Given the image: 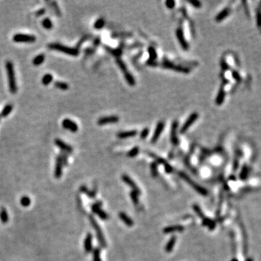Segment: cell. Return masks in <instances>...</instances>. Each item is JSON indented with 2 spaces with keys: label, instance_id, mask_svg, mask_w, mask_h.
I'll list each match as a JSON object with an SVG mask.
<instances>
[{
  "label": "cell",
  "instance_id": "cell-1",
  "mask_svg": "<svg viewBox=\"0 0 261 261\" xmlns=\"http://www.w3.org/2000/svg\"><path fill=\"white\" fill-rule=\"evenodd\" d=\"M6 70H7V78H8V84L10 92L12 94H15L18 91L16 79H15V70H14L13 63L11 61H7L5 63Z\"/></svg>",
  "mask_w": 261,
  "mask_h": 261
},
{
  "label": "cell",
  "instance_id": "cell-2",
  "mask_svg": "<svg viewBox=\"0 0 261 261\" xmlns=\"http://www.w3.org/2000/svg\"><path fill=\"white\" fill-rule=\"evenodd\" d=\"M48 48L50 49H53V50L60 51L63 53L71 55V56H78L79 54V51L75 47H69L65 45H63V44H59V43H51L48 45Z\"/></svg>",
  "mask_w": 261,
  "mask_h": 261
},
{
  "label": "cell",
  "instance_id": "cell-3",
  "mask_svg": "<svg viewBox=\"0 0 261 261\" xmlns=\"http://www.w3.org/2000/svg\"><path fill=\"white\" fill-rule=\"evenodd\" d=\"M89 221H90L92 227H93L94 229L95 230L96 234H97V239H98L100 245H101L102 247H105L107 246V245H106V241H105V237H104V235H103L102 231L100 225L97 223V222L96 221L95 218L92 215H89Z\"/></svg>",
  "mask_w": 261,
  "mask_h": 261
},
{
  "label": "cell",
  "instance_id": "cell-4",
  "mask_svg": "<svg viewBox=\"0 0 261 261\" xmlns=\"http://www.w3.org/2000/svg\"><path fill=\"white\" fill-rule=\"evenodd\" d=\"M12 39L15 42L18 43H33L36 41V38L33 35L16 33L12 37Z\"/></svg>",
  "mask_w": 261,
  "mask_h": 261
},
{
  "label": "cell",
  "instance_id": "cell-5",
  "mask_svg": "<svg viewBox=\"0 0 261 261\" xmlns=\"http://www.w3.org/2000/svg\"><path fill=\"white\" fill-rule=\"evenodd\" d=\"M179 176H180L182 179H184L189 185H191V186H192V187L194 188V189H195L196 191H197L198 193H200V194H202V195H206V194H208V191H207L205 188L202 187V186H200V185L196 183L194 181H193L191 180L187 175H186V174H183V173L181 172L179 173Z\"/></svg>",
  "mask_w": 261,
  "mask_h": 261
},
{
  "label": "cell",
  "instance_id": "cell-6",
  "mask_svg": "<svg viewBox=\"0 0 261 261\" xmlns=\"http://www.w3.org/2000/svg\"><path fill=\"white\" fill-rule=\"evenodd\" d=\"M197 118H198V114L196 113V112H194V113L191 114L189 118H188L187 120H186V121L185 122L184 124L182 126L180 132L181 133V134H183L184 132H186V131L189 129L190 126L194 123V122L195 121Z\"/></svg>",
  "mask_w": 261,
  "mask_h": 261
},
{
  "label": "cell",
  "instance_id": "cell-7",
  "mask_svg": "<svg viewBox=\"0 0 261 261\" xmlns=\"http://www.w3.org/2000/svg\"><path fill=\"white\" fill-rule=\"evenodd\" d=\"M55 144L58 147H59L62 150V152H64L67 154H71L73 152V148L70 145L68 144L63 140L60 139H56L55 140Z\"/></svg>",
  "mask_w": 261,
  "mask_h": 261
},
{
  "label": "cell",
  "instance_id": "cell-8",
  "mask_svg": "<svg viewBox=\"0 0 261 261\" xmlns=\"http://www.w3.org/2000/svg\"><path fill=\"white\" fill-rule=\"evenodd\" d=\"M62 126H63V128L72 131V132H76L78 129V125H77L75 122L73 121L72 120L68 118H65L63 120V122H62Z\"/></svg>",
  "mask_w": 261,
  "mask_h": 261
},
{
  "label": "cell",
  "instance_id": "cell-9",
  "mask_svg": "<svg viewBox=\"0 0 261 261\" xmlns=\"http://www.w3.org/2000/svg\"><path fill=\"white\" fill-rule=\"evenodd\" d=\"M118 63L119 66H120V68H121V70H123V73H124L125 78H126V79L127 80V82H129V83L130 85H134V83H135V81H134V78H133L132 75L129 73V71L126 70V65H125L124 63H123V62L120 61V60H118Z\"/></svg>",
  "mask_w": 261,
  "mask_h": 261
},
{
  "label": "cell",
  "instance_id": "cell-10",
  "mask_svg": "<svg viewBox=\"0 0 261 261\" xmlns=\"http://www.w3.org/2000/svg\"><path fill=\"white\" fill-rule=\"evenodd\" d=\"M119 120V118L118 116H115V115H112V116H109V117H102V118H100L97 121V123L100 126H102V125H106V124H110V123H118Z\"/></svg>",
  "mask_w": 261,
  "mask_h": 261
},
{
  "label": "cell",
  "instance_id": "cell-11",
  "mask_svg": "<svg viewBox=\"0 0 261 261\" xmlns=\"http://www.w3.org/2000/svg\"><path fill=\"white\" fill-rule=\"evenodd\" d=\"M122 179H123V181L126 183V184H128L131 188H132L133 191L137 192V194H141V191H140L139 188L137 186L135 182H134V181L129 176L125 175L124 174V175L122 176Z\"/></svg>",
  "mask_w": 261,
  "mask_h": 261
},
{
  "label": "cell",
  "instance_id": "cell-12",
  "mask_svg": "<svg viewBox=\"0 0 261 261\" xmlns=\"http://www.w3.org/2000/svg\"><path fill=\"white\" fill-rule=\"evenodd\" d=\"M63 162L60 159V155L57 156L56 158V164H55V177L56 179H60L63 174Z\"/></svg>",
  "mask_w": 261,
  "mask_h": 261
},
{
  "label": "cell",
  "instance_id": "cell-13",
  "mask_svg": "<svg viewBox=\"0 0 261 261\" xmlns=\"http://www.w3.org/2000/svg\"><path fill=\"white\" fill-rule=\"evenodd\" d=\"M164 126H165L164 123L162 121L159 122L158 124L157 125V127H156V129H155V131H154V135H153V137H152V143H155L158 140V138L160 137L162 131H163V129H164Z\"/></svg>",
  "mask_w": 261,
  "mask_h": 261
},
{
  "label": "cell",
  "instance_id": "cell-14",
  "mask_svg": "<svg viewBox=\"0 0 261 261\" xmlns=\"http://www.w3.org/2000/svg\"><path fill=\"white\" fill-rule=\"evenodd\" d=\"M84 250L86 253H89L92 251V235L90 233L87 234L85 238Z\"/></svg>",
  "mask_w": 261,
  "mask_h": 261
},
{
  "label": "cell",
  "instance_id": "cell-15",
  "mask_svg": "<svg viewBox=\"0 0 261 261\" xmlns=\"http://www.w3.org/2000/svg\"><path fill=\"white\" fill-rule=\"evenodd\" d=\"M176 34H177V38H178L179 43L181 44V47H183V49H189V44H187L186 41L185 40L184 36H183V32L181 29H179L176 32Z\"/></svg>",
  "mask_w": 261,
  "mask_h": 261
},
{
  "label": "cell",
  "instance_id": "cell-16",
  "mask_svg": "<svg viewBox=\"0 0 261 261\" xmlns=\"http://www.w3.org/2000/svg\"><path fill=\"white\" fill-rule=\"evenodd\" d=\"M184 228L182 225H171V226H168L163 229L165 234H169V233L176 232V231H183Z\"/></svg>",
  "mask_w": 261,
  "mask_h": 261
},
{
  "label": "cell",
  "instance_id": "cell-17",
  "mask_svg": "<svg viewBox=\"0 0 261 261\" xmlns=\"http://www.w3.org/2000/svg\"><path fill=\"white\" fill-rule=\"evenodd\" d=\"M231 12V10L229 8H225L223 10H222L220 13L218 14V15L216 16L215 20L216 21L218 22H220V21H222L223 19H225L227 16L230 14Z\"/></svg>",
  "mask_w": 261,
  "mask_h": 261
},
{
  "label": "cell",
  "instance_id": "cell-18",
  "mask_svg": "<svg viewBox=\"0 0 261 261\" xmlns=\"http://www.w3.org/2000/svg\"><path fill=\"white\" fill-rule=\"evenodd\" d=\"M0 219L2 223H7L9 220V215L5 208L1 207L0 209Z\"/></svg>",
  "mask_w": 261,
  "mask_h": 261
},
{
  "label": "cell",
  "instance_id": "cell-19",
  "mask_svg": "<svg viewBox=\"0 0 261 261\" xmlns=\"http://www.w3.org/2000/svg\"><path fill=\"white\" fill-rule=\"evenodd\" d=\"M119 217H120V218L121 219L126 225H129V226H132V225H134V221L131 220L127 215L124 213H119Z\"/></svg>",
  "mask_w": 261,
  "mask_h": 261
},
{
  "label": "cell",
  "instance_id": "cell-20",
  "mask_svg": "<svg viewBox=\"0 0 261 261\" xmlns=\"http://www.w3.org/2000/svg\"><path fill=\"white\" fill-rule=\"evenodd\" d=\"M176 242V236H173L171 238V239L168 241L166 246V251L167 252H170L172 251L173 248L175 246Z\"/></svg>",
  "mask_w": 261,
  "mask_h": 261
},
{
  "label": "cell",
  "instance_id": "cell-21",
  "mask_svg": "<svg viewBox=\"0 0 261 261\" xmlns=\"http://www.w3.org/2000/svg\"><path fill=\"white\" fill-rule=\"evenodd\" d=\"M137 134V131H123V132H120L118 134V137L119 138L126 139L128 137H134Z\"/></svg>",
  "mask_w": 261,
  "mask_h": 261
},
{
  "label": "cell",
  "instance_id": "cell-22",
  "mask_svg": "<svg viewBox=\"0 0 261 261\" xmlns=\"http://www.w3.org/2000/svg\"><path fill=\"white\" fill-rule=\"evenodd\" d=\"M47 4H49V5L52 7V9L53 10V11L55 12V13L58 16H61V10H60L59 6L57 4L56 1H46Z\"/></svg>",
  "mask_w": 261,
  "mask_h": 261
},
{
  "label": "cell",
  "instance_id": "cell-23",
  "mask_svg": "<svg viewBox=\"0 0 261 261\" xmlns=\"http://www.w3.org/2000/svg\"><path fill=\"white\" fill-rule=\"evenodd\" d=\"M176 129H177V123L175 122L174 123L172 126V130H171V142H172L173 144H176L178 142V139H177V137H176Z\"/></svg>",
  "mask_w": 261,
  "mask_h": 261
},
{
  "label": "cell",
  "instance_id": "cell-24",
  "mask_svg": "<svg viewBox=\"0 0 261 261\" xmlns=\"http://www.w3.org/2000/svg\"><path fill=\"white\" fill-rule=\"evenodd\" d=\"M225 95V91L224 89H223V88L220 89V90H219L218 92V94L217 99H216V103H217L218 105H220L223 102V101H224Z\"/></svg>",
  "mask_w": 261,
  "mask_h": 261
},
{
  "label": "cell",
  "instance_id": "cell-25",
  "mask_svg": "<svg viewBox=\"0 0 261 261\" xmlns=\"http://www.w3.org/2000/svg\"><path fill=\"white\" fill-rule=\"evenodd\" d=\"M45 60V55L44 54H40L37 55L36 58L33 60V64L35 66H38L42 64Z\"/></svg>",
  "mask_w": 261,
  "mask_h": 261
},
{
  "label": "cell",
  "instance_id": "cell-26",
  "mask_svg": "<svg viewBox=\"0 0 261 261\" xmlns=\"http://www.w3.org/2000/svg\"><path fill=\"white\" fill-rule=\"evenodd\" d=\"M12 109H13V105L12 104L7 105L5 107L3 108L2 111H1V114H0L1 117H4H4H7L12 112Z\"/></svg>",
  "mask_w": 261,
  "mask_h": 261
},
{
  "label": "cell",
  "instance_id": "cell-27",
  "mask_svg": "<svg viewBox=\"0 0 261 261\" xmlns=\"http://www.w3.org/2000/svg\"><path fill=\"white\" fill-rule=\"evenodd\" d=\"M202 224L208 226L211 230L214 229L215 228V223L213 220H211V219L207 218H205L202 219Z\"/></svg>",
  "mask_w": 261,
  "mask_h": 261
},
{
  "label": "cell",
  "instance_id": "cell-28",
  "mask_svg": "<svg viewBox=\"0 0 261 261\" xmlns=\"http://www.w3.org/2000/svg\"><path fill=\"white\" fill-rule=\"evenodd\" d=\"M54 85H55V87L61 89V90H68L69 89L68 84L65 82H63V81H55Z\"/></svg>",
  "mask_w": 261,
  "mask_h": 261
},
{
  "label": "cell",
  "instance_id": "cell-29",
  "mask_svg": "<svg viewBox=\"0 0 261 261\" xmlns=\"http://www.w3.org/2000/svg\"><path fill=\"white\" fill-rule=\"evenodd\" d=\"M80 190H81V192L84 193V194H86V195L89 196V197H90V198H94V197H95V194H96V191H89L87 188H86L85 186H81V187L80 188Z\"/></svg>",
  "mask_w": 261,
  "mask_h": 261
},
{
  "label": "cell",
  "instance_id": "cell-30",
  "mask_svg": "<svg viewBox=\"0 0 261 261\" xmlns=\"http://www.w3.org/2000/svg\"><path fill=\"white\" fill-rule=\"evenodd\" d=\"M20 202H21V205H22L23 207H25V208H27L28 207L29 205H31V199L30 197H28V196H23L21 197V200H20Z\"/></svg>",
  "mask_w": 261,
  "mask_h": 261
},
{
  "label": "cell",
  "instance_id": "cell-31",
  "mask_svg": "<svg viewBox=\"0 0 261 261\" xmlns=\"http://www.w3.org/2000/svg\"><path fill=\"white\" fill-rule=\"evenodd\" d=\"M52 80H53V76L50 73H47L43 76L41 81H42L43 84L47 86V85H49V83L52 82Z\"/></svg>",
  "mask_w": 261,
  "mask_h": 261
},
{
  "label": "cell",
  "instance_id": "cell-32",
  "mask_svg": "<svg viewBox=\"0 0 261 261\" xmlns=\"http://www.w3.org/2000/svg\"><path fill=\"white\" fill-rule=\"evenodd\" d=\"M42 26L43 27L45 28L46 29H48V30H49V29H51L53 27V24H52V21L49 18H44L42 21Z\"/></svg>",
  "mask_w": 261,
  "mask_h": 261
},
{
  "label": "cell",
  "instance_id": "cell-33",
  "mask_svg": "<svg viewBox=\"0 0 261 261\" xmlns=\"http://www.w3.org/2000/svg\"><path fill=\"white\" fill-rule=\"evenodd\" d=\"M94 213L97 214V215H98L100 218L103 219V220H106V219L108 218L107 214L105 212H104L103 211H102L101 208H99V209L96 210V211H94Z\"/></svg>",
  "mask_w": 261,
  "mask_h": 261
},
{
  "label": "cell",
  "instance_id": "cell-34",
  "mask_svg": "<svg viewBox=\"0 0 261 261\" xmlns=\"http://www.w3.org/2000/svg\"><path fill=\"white\" fill-rule=\"evenodd\" d=\"M248 174H249V168H247V166H244L243 168H242V171L240 173V178L242 180H245V179L247 178Z\"/></svg>",
  "mask_w": 261,
  "mask_h": 261
},
{
  "label": "cell",
  "instance_id": "cell-35",
  "mask_svg": "<svg viewBox=\"0 0 261 261\" xmlns=\"http://www.w3.org/2000/svg\"><path fill=\"white\" fill-rule=\"evenodd\" d=\"M68 154H67V153H65V152H60V159H61V160H62V162H63V166H68Z\"/></svg>",
  "mask_w": 261,
  "mask_h": 261
},
{
  "label": "cell",
  "instance_id": "cell-36",
  "mask_svg": "<svg viewBox=\"0 0 261 261\" xmlns=\"http://www.w3.org/2000/svg\"><path fill=\"white\" fill-rule=\"evenodd\" d=\"M93 261H102L100 257V250L99 248H96L93 252Z\"/></svg>",
  "mask_w": 261,
  "mask_h": 261
},
{
  "label": "cell",
  "instance_id": "cell-37",
  "mask_svg": "<svg viewBox=\"0 0 261 261\" xmlns=\"http://www.w3.org/2000/svg\"><path fill=\"white\" fill-rule=\"evenodd\" d=\"M131 198L133 202L134 203V205H138L139 204V194H137V192H135L134 191H132L131 193Z\"/></svg>",
  "mask_w": 261,
  "mask_h": 261
},
{
  "label": "cell",
  "instance_id": "cell-38",
  "mask_svg": "<svg viewBox=\"0 0 261 261\" xmlns=\"http://www.w3.org/2000/svg\"><path fill=\"white\" fill-rule=\"evenodd\" d=\"M193 208H194V211H195L196 213H197V214L199 216H200V218H205V216H204V214H203V213H202V211H201V209H200V207L198 206V205H193Z\"/></svg>",
  "mask_w": 261,
  "mask_h": 261
},
{
  "label": "cell",
  "instance_id": "cell-39",
  "mask_svg": "<svg viewBox=\"0 0 261 261\" xmlns=\"http://www.w3.org/2000/svg\"><path fill=\"white\" fill-rule=\"evenodd\" d=\"M104 25H105L104 20H103L102 18H100V19H98L95 22V28L97 29H100L104 26Z\"/></svg>",
  "mask_w": 261,
  "mask_h": 261
},
{
  "label": "cell",
  "instance_id": "cell-40",
  "mask_svg": "<svg viewBox=\"0 0 261 261\" xmlns=\"http://www.w3.org/2000/svg\"><path fill=\"white\" fill-rule=\"evenodd\" d=\"M139 153V149H138V147H134V148H133L132 149H131V150L130 151V152H129V156H130V157H134V156H136L137 155V154Z\"/></svg>",
  "mask_w": 261,
  "mask_h": 261
},
{
  "label": "cell",
  "instance_id": "cell-41",
  "mask_svg": "<svg viewBox=\"0 0 261 261\" xmlns=\"http://www.w3.org/2000/svg\"><path fill=\"white\" fill-rule=\"evenodd\" d=\"M151 172H152L153 176H156V175H157V166H156L155 163H153L151 166Z\"/></svg>",
  "mask_w": 261,
  "mask_h": 261
},
{
  "label": "cell",
  "instance_id": "cell-42",
  "mask_svg": "<svg viewBox=\"0 0 261 261\" xmlns=\"http://www.w3.org/2000/svg\"><path fill=\"white\" fill-rule=\"evenodd\" d=\"M257 24L258 27H261V11L258 10L257 12Z\"/></svg>",
  "mask_w": 261,
  "mask_h": 261
},
{
  "label": "cell",
  "instance_id": "cell-43",
  "mask_svg": "<svg viewBox=\"0 0 261 261\" xmlns=\"http://www.w3.org/2000/svg\"><path fill=\"white\" fill-rule=\"evenodd\" d=\"M232 75H233V77H234V79H236L237 81H239V82H241V81H242V78H241V76L239 75V74L237 72L234 71L233 72Z\"/></svg>",
  "mask_w": 261,
  "mask_h": 261
},
{
  "label": "cell",
  "instance_id": "cell-44",
  "mask_svg": "<svg viewBox=\"0 0 261 261\" xmlns=\"http://www.w3.org/2000/svg\"><path fill=\"white\" fill-rule=\"evenodd\" d=\"M46 12V10L44 8H41L39 9L38 10H37L36 12V16H41V15H43L44 13Z\"/></svg>",
  "mask_w": 261,
  "mask_h": 261
},
{
  "label": "cell",
  "instance_id": "cell-45",
  "mask_svg": "<svg viewBox=\"0 0 261 261\" xmlns=\"http://www.w3.org/2000/svg\"><path fill=\"white\" fill-rule=\"evenodd\" d=\"M148 134H149V129H144L142 132L141 137H142V138H145V137H147Z\"/></svg>",
  "mask_w": 261,
  "mask_h": 261
},
{
  "label": "cell",
  "instance_id": "cell-46",
  "mask_svg": "<svg viewBox=\"0 0 261 261\" xmlns=\"http://www.w3.org/2000/svg\"><path fill=\"white\" fill-rule=\"evenodd\" d=\"M189 3H191V4H193V6L195 7H200V6H201V3H200V1H189Z\"/></svg>",
  "mask_w": 261,
  "mask_h": 261
},
{
  "label": "cell",
  "instance_id": "cell-47",
  "mask_svg": "<svg viewBox=\"0 0 261 261\" xmlns=\"http://www.w3.org/2000/svg\"><path fill=\"white\" fill-rule=\"evenodd\" d=\"M166 5L168 8H173L175 5V2L174 1H166Z\"/></svg>",
  "mask_w": 261,
  "mask_h": 261
},
{
  "label": "cell",
  "instance_id": "cell-48",
  "mask_svg": "<svg viewBox=\"0 0 261 261\" xmlns=\"http://www.w3.org/2000/svg\"><path fill=\"white\" fill-rule=\"evenodd\" d=\"M221 67H222V68H223L224 70H227V69L228 68V65H227V63H225L224 60H222V62H221Z\"/></svg>",
  "mask_w": 261,
  "mask_h": 261
},
{
  "label": "cell",
  "instance_id": "cell-49",
  "mask_svg": "<svg viewBox=\"0 0 261 261\" xmlns=\"http://www.w3.org/2000/svg\"><path fill=\"white\" fill-rule=\"evenodd\" d=\"M231 261H239L237 260V259H236V258H234V259H232V260H231Z\"/></svg>",
  "mask_w": 261,
  "mask_h": 261
},
{
  "label": "cell",
  "instance_id": "cell-50",
  "mask_svg": "<svg viewBox=\"0 0 261 261\" xmlns=\"http://www.w3.org/2000/svg\"><path fill=\"white\" fill-rule=\"evenodd\" d=\"M246 261H253V260H252V259L250 258V259H248V260H247Z\"/></svg>",
  "mask_w": 261,
  "mask_h": 261
},
{
  "label": "cell",
  "instance_id": "cell-51",
  "mask_svg": "<svg viewBox=\"0 0 261 261\" xmlns=\"http://www.w3.org/2000/svg\"><path fill=\"white\" fill-rule=\"evenodd\" d=\"M1 115H0V120H1Z\"/></svg>",
  "mask_w": 261,
  "mask_h": 261
}]
</instances>
